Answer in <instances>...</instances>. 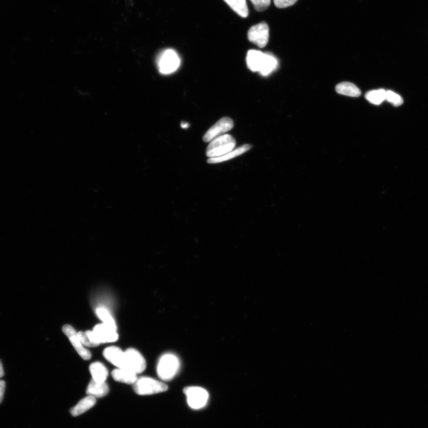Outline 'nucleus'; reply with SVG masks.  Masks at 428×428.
I'll list each match as a JSON object with an SVG mask.
<instances>
[{"instance_id":"bb28decb","label":"nucleus","mask_w":428,"mask_h":428,"mask_svg":"<svg viewBox=\"0 0 428 428\" xmlns=\"http://www.w3.org/2000/svg\"><path fill=\"white\" fill-rule=\"evenodd\" d=\"M6 388V383L4 381L0 380V404L2 403Z\"/></svg>"},{"instance_id":"1a4fd4ad","label":"nucleus","mask_w":428,"mask_h":428,"mask_svg":"<svg viewBox=\"0 0 428 428\" xmlns=\"http://www.w3.org/2000/svg\"><path fill=\"white\" fill-rule=\"evenodd\" d=\"M63 333L69 338L73 346L77 351L80 356L84 360L91 359L92 355L88 350L84 347L78 336V332H76L74 328L70 325H65L62 328Z\"/></svg>"},{"instance_id":"6ab92c4d","label":"nucleus","mask_w":428,"mask_h":428,"mask_svg":"<svg viewBox=\"0 0 428 428\" xmlns=\"http://www.w3.org/2000/svg\"><path fill=\"white\" fill-rule=\"evenodd\" d=\"M227 4L241 18H247L249 15L247 0H224Z\"/></svg>"},{"instance_id":"a211bd4d","label":"nucleus","mask_w":428,"mask_h":428,"mask_svg":"<svg viewBox=\"0 0 428 428\" xmlns=\"http://www.w3.org/2000/svg\"><path fill=\"white\" fill-rule=\"evenodd\" d=\"M336 91L338 94L351 97H359L361 95L360 89L352 83L348 82H341L338 84Z\"/></svg>"},{"instance_id":"f8f14e48","label":"nucleus","mask_w":428,"mask_h":428,"mask_svg":"<svg viewBox=\"0 0 428 428\" xmlns=\"http://www.w3.org/2000/svg\"><path fill=\"white\" fill-rule=\"evenodd\" d=\"M267 54L257 50H250L247 57V66L249 69L254 72H260L263 69Z\"/></svg>"},{"instance_id":"39448f33","label":"nucleus","mask_w":428,"mask_h":428,"mask_svg":"<svg viewBox=\"0 0 428 428\" xmlns=\"http://www.w3.org/2000/svg\"><path fill=\"white\" fill-rule=\"evenodd\" d=\"M184 392L187 397L189 406L194 409H200L206 406L209 399L207 390L199 387H188Z\"/></svg>"},{"instance_id":"ddd939ff","label":"nucleus","mask_w":428,"mask_h":428,"mask_svg":"<svg viewBox=\"0 0 428 428\" xmlns=\"http://www.w3.org/2000/svg\"><path fill=\"white\" fill-rule=\"evenodd\" d=\"M113 379L122 383L134 385L138 379L137 374L126 368H117L112 371Z\"/></svg>"},{"instance_id":"4468645a","label":"nucleus","mask_w":428,"mask_h":428,"mask_svg":"<svg viewBox=\"0 0 428 428\" xmlns=\"http://www.w3.org/2000/svg\"><path fill=\"white\" fill-rule=\"evenodd\" d=\"M252 148V145L250 144L241 145V147L233 149V151L228 152V153L224 155L221 156V157L209 158L207 160V162L208 164H218L221 163V162L229 161L231 160V159H233L235 157H238V156L246 153V152L250 151Z\"/></svg>"},{"instance_id":"f03ea898","label":"nucleus","mask_w":428,"mask_h":428,"mask_svg":"<svg viewBox=\"0 0 428 428\" xmlns=\"http://www.w3.org/2000/svg\"><path fill=\"white\" fill-rule=\"evenodd\" d=\"M135 392L140 396H147L165 392L168 386L165 384L150 377L138 378L134 384Z\"/></svg>"},{"instance_id":"a878e982","label":"nucleus","mask_w":428,"mask_h":428,"mask_svg":"<svg viewBox=\"0 0 428 428\" xmlns=\"http://www.w3.org/2000/svg\"><path fill=\"white\" fill-rule=\"evenodd\" d=\"M297 0H274L275 6L277 8L284 9L293 6Z\"/></svg>"},{"instance_id":"6e6552de","label":"nucleus","mask_w":428,"mask_h":428,"mask_svg":"<svg viewBox=\"0 0 428 428\" xmlns=\"http://www.w3.org/2000/svg\"><path fill=\"white\" fill-rule=\"evenodd\" d=\"M234 127V122L231 118L223 117L219 120L205 133L203 137L205 142H211L213 139L224 135Z\"/></svg>"},{"instance_id":"dca6fc26","label":"nucleus","mask_w":428,"mask_h":428,"mask_svg":"<svg viewBox=\"0 0 428 428\" xmlns=\"http://www.w3.org/2000/svg\"><path fill=\"white\" fill-rule=\"evenodd\" d=\"M97 403L96 398L88 396L82 399L76 405L72 408L71 413L73 416L81 415L95 405Z\"/></svg>"},{"instance_id":"cd10ccee","label":"nucleus","mask_w":428,"mask_h":428,"mask_svg":"<svg viewBox=\"0 0 428 428\" xmlns=\"http://www.w3.org/2000/svg\"><path fill=\"white\" fill-rule=\"evenodd\" d=\"M5 376L4 370H3V364L2 362V360H0V378L3 377Z\"/></svg>"},{"instance_id":"7ed1b4c3","label":"nucleus","mask_w":428,"mask_h":428,"mask_svg":"<svg viewBox=\"0 0 428 428\" xmlns=\"http://www.w3.org/2000/svg\"><path fill=\"white\" fill-rule=\"evenodd\" d=\"M180 368L178 358L173 354H167L161 357L157 366V374L160 379L170 381L177 374Z\"/></svg>"},{"instance_id":"4be33fe9","label":"nucleus","mask_w":428,"mask_h":428,"mask_svg":"<svg viewBox=\"0 0 428 428\" xmlns=\"http://www.w3.org/2000/svg\"><path fill=\"white\" fill-rule=\"evenodd\" d=\"M278 62L274 56L267 54L266 59L264 63L263 69L260 71V74L263 76H267L276 69Z\"/></svg>"},{"instance_id":"20e7f679","label":"nucleus","mask_w":428,"mask_h":428,"mask_svg":"<svg viewBox=\"0 0 428 428\" xmlns=\"http://www.w3.org/2000/svg\"><path fill=\"white\" fill-rule=\"evenodd\" d=\"M180 64V59L176 52L172 49H166L161 53L158 59L159 71L162 74H172L178 68Z\"/></svg>"},{"instance_id":"f257e3e1","label":"nucleus","mask_w":428,"mask_h":428,"mask_svg":"<svg viewBox=\"0 0 428 428\" xmlns=\"http://www.w3.org/2000/svg\"><path fill=\"white\" fill-rule=\"evenodd\" d=\"M236 145L234 138L230 135H223L212 140L206 150L209 158L221 157L233 151Z\"/></svg>"},{"instance_id":"412c9836","label":"nucleus","mask_w":428,"mask_h":428,"mask_svg":"<svg viewBox=\"0 0 428 428\" xmlns=\"http://www.w3.org/2000/svg\"><path fill=\"white\" fill-rule=\"evenodd\" d=\"M96 313H97L99 319L103 322V323L117 330V326H116L113 318L112 317L110 314L109 313V312L106 309L99 308L96 310Z\"/></svg>"},{"instance_id":"b1692460","label":"nucleus","mask_w":428,"mask_h":428,"mask_svg":"<svg viewBox=\"0 0 428 428\" xmlns=\"http://www.w3.org/2000/svg\"><path fill=\"white\" fill-rule=\"evenodd\" d=\"M255 9L258 12H263L271 5V0H251Z\"/></svg>"},{"instance_id":"aec40b11","label":"nucleus","mask_w":428,"mask_h":428,"mask_svg":"<svg viewBox=\"0 0 428 428\" xmlns=\"http://www.w3.org/2000/svg\"><path fill=\"white\" fill-rule=\"evenodd\" d=\"M386 91L384 89H378L368 92L365 95L367 100L372 104L380 105L386 100Z\"/></svg>"},{"instance_id":"9d476101","label":"nucleus","mask_w":428,"mask_h":428,"mask_svg":"<svg viewBox=\"0 0 428 428\" xmlns=\"http://www.w3.org/2000/svg\"><path fill=\"white\" fill-rule=\"evenodd\" d=\"M93 331L99 344L115 342L118 339L117 330L104 323L97 325Z\"/></svg>"},{"instance_id":"f3484780","label":"nucleus","mask_w":428,"mask_h":428,"mask_svg":"<svg viewBox=\"0 0 428 428\" xmlns=\"http://www.w3.org/2000/svg\"><path fill=\"white\" fill-rule=\"evenodd\" d=\"M89 371L92 376V379L97 382L104 383L108 376V371L102 364L99 361L92 363L89 366Z\"/></svg>"},{"instance_id":"393cba45","label":"nucleus","mask_w":428,"mask_h":428,"mask_svg":"<svg viewBox=\"0 0 428 428\" xmlns=\"http://www.w3.org/2000/svg\"><path fill=\"white\" fill-rule=\"evenodd\" d=\"M78 336L81 342L84 346L88 347H97V345L92 343V341L89 339V337L87 336V335L86 334L85 332L83 331H79L78 332Z\"/></svg>"},{"instance_id":"5701e85b","label":"nucleus","mask_w":428,"mask_h":428,"mask_svg":"<svg viewBox=\"0 0 428 428\" xmlns=\"http://www.w3.org/2000/svg\"><path fill=\"white\" fill-rule=\"evenodd\" d=\"M386 100L391 103L395 107H399L403 104V98L391 91H386Z\"/></svg>"},{"instance_id":"423d86ee","label":"nucleus","mask_w":428,"mask_h":428,"mask_svg":"<svg viewBox=\"0 0 428 428\" xmlns=\"http://www.w3.org/2000/svg\"><path fill=\"white\" fill-rule=\"evenodd\" d=\"M269 31V26L265 22L252 26L248 33L249 41L257 45L259 48H264L268 44L270 38Z\"/></svg>"},{"instance_id":"2eb2a0df","label":"nucleus","mask_w":428,"mask_h":428,"mask_svg":"<svg viewBox=\"0 0 428 428\" xmlns=\"http://www.w3.org/2000/svg\"><path fill=\"white\" fill-rule=\"evenodd\" d=\"M108 384L104 383H99L92 379L86 390V394L95 398H101L107 396L109 393Z\"/></svg>"},{"instance_id":"0eeeda50","label":"nucleus","mask_w":428,"mask_h":428,"mask_svg":"<svg viewBox=\"0 0 428 428\" xmlns=\"http://www.w3.org/2000/svg\"><path fill=\"white\" fill-rule=\"evenodd\" d=\"M126 369L130 370L135 373L141 374L144 372L147 363L144 356L135 348H129L125 351Z\"/></svg>"},{"instance_id":"9b49d317","label":"nucleus","mask_w":428,"mask_h":428,"mask_svg":"<svg viewBox=\"0 0 428 428\" xmlns=\"http://www.w3.org/2000/svg\"><path fill=\"white\" fill-rule=\"evenodd\" d=\"M103 354L106 359L115 366L126 368L125 353L121 348L115 346L108 347L104 350Z\"/></svg>"}]
</instances>
